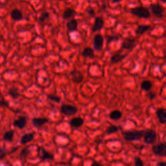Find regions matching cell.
I'll list each match as a JSON object with an SVG mask.
<instances>
[{
    "label": "cell",
    "mask_w": 166,
    "mask_h": 166,
    "mask_svg": "<svg viewBox=\"0 0 166 166\" xmlns=\"http://www.w3.org/2000/svg\"><path fill=\"white\" fill-rule=\"evenodd\" d=\"M47 99L49 100H51L53 102L59 103L61 101V97L58 96H55L52 94H48L47 95Z\"/></svg>",
    "instance_id": "30"
},
{
    "label": "cell",
    "mask_w": 166,
    "mask_h": 166,
    "mask_svg": "<svg viewBox=\"0 0 166 166\" xmlns=\"http://www.w3.org/2000/svg\"><path fill=\"white\" fill-rule=\"evenodd\" d=\"M143 140L144 142L147 145H152L157 141V133L153 129H147L145 130L143 134Z\"/></svg>",
    "instance_id": "3"
},
{
    "label": "cell",
    "mask_w": 166,
    "mask_h": 166,
    "mask_svg": "<svg viewBox=\"0 0 166 166\" xmlns=\"http://www.w3.org/2000/svg\"><path fill=\"white\" fill-rule=\"evenodd\" d=\"M156 115L160 124L164 125L166 123V110L164 108H158L156 111Z\"/></svg>",
    "instance_id": "12"
},
{
    "label": "cell",
    "mask_w": 166,
    "mask_h": 166,
    "mask_svg": "<svg viewBox=\"0 0 166 166\" xmlns=\"http://www.w3.org/2000/svg\"><path fill=\"white\" fill-rule=\"evenodd\" d=\"M141 88L145 91V92H149L153 88V82L149 80H145L141 82Z\"/></svg>",
    "instance_id": "23"
},
{
    "label": "cell",
    "mask_w": 166,
    "mask_h": 166,
    "mask_svg": "<svg viewBox=\"0 0 166 166\" xmlns=\"http://www.w3.org/2000/svg\"></svg>",
    "instance_id": "42"
},
{
    "label": "cell",
    "mask_w": 166,
    "mask_h": 166,
    "mask_svg": "<svg viewBox=\"0 0 166 166\" xmlns=\"http://www.w3.org/2000/svg\"><path fill=\"white\" fill-rule=\"evenodd\" d=\"M150 27H151L149 25H139L136 29V33L138 35H142L148 31Z\"/></svg>",
    "instance_id": "22"
},
{
    "label": "cell",
    "mask_w": 166,
    "mask_h": 166,
    "mask_svg": "<svg viewBox=\"0 0 166 166\" xmlns=\"http://www.w3.org/2000/svg\"><path fill=\"white\" fill-rule=\"evenodd\" d=\"M75 11L71 8H67L62 14V18L64 20H68L75 15Z\"/></svg>",
    "instance_id": "24"
},
{
    "label": "cell",
    "mask_w": 166,
    "mask_h": 166,
    "mask_svg": "<svg viewBox=\"0 0 166 166\" xmlns=\"http://www.w3.org/2000/svg\"><path fill=\"white\" fill-rule=\"evenodd\" d=\"M9 108V103L5 99L4 97L0 93V108Z\"/></svg>",
    "instance_id": "31"
},
{
    "label": "cell",
    "mask_w": 166,
    "mask_h": 166,
    "mask_svg": "<svg viewBox=\"0 0 166 166\" xmlns=\"http://www.w3.org/2000/svg\"><path fill=\"white\" fill-rule=\"evenodd\" d=\"M66 28L69 32H74L77 31L78 22L75 19H71L66 23Z\"/></svg>",
    "instance_id": "16"
},
{
    "label": "cell",
    "mask_w": 166,
    "mask_h": 166,
    "mask_svg": "<svg viewBox=\"0 0 166 166\" xmlns=\"http://www.w3.org/2000/svg\"><path fill=\"white\" fill-rule=\"evenodd\" d=\"M160 1H161V2H162V3H164L166 2V0H160Z\"/></svg>",
    "instance_id": "40"
},
{
    "label": "cell",
    "mask_w": 166,
    "mask_h": 166,
    "mask_svg": "<svg viewBox=\"0 0 166 166\" xmlns=\"http://www.w3.org/2000/svg\"><path fill=\"white\" fill-rule=\"evenodd\" d=\"M71 81L76 84H79L84 79V75L79 70H74L70 73Z\"/></svg>",
    "instance_id": "11"
},
{
    "label": "cell",
    "mask_w": 166,
    "mask_h": 166,
    "mask_svg": "<svg viewBox=\"0 0 166 166\" xmlns=\"http://www.w3.org/2000/svg\"><path fill=\"white\" fill-rule=\"evenodd\" d=\"M150 10L154 16L158 18H162L164 14V9L160 4H151L149 6Z\"/></svg>",
    "instance_id": "6"
},
{
    "label": "cell",
    "mask_w": 166,
    "mask_h": 166,
    "mask_svg": "<svg viewBox=\"0 0 166 166\" xmlns=\"http://www.w3.org/2000/svg\"><path fill=\"white\" fill-rule=\"evenodd\" d=\"M102 164L99 162H97L96 161H93V162L91 164V166H101Z\"/></svg>",
    "instance_id": "37"
},
{
    "label": "cell",
    "mask_w": 166,
    "mask_h": 166,
    "mask_svg": "<svg viewBox=\"0 0 166 166\" xmlns=\"http://www.w3.org/2000/svg\"><path fill=\"white\" fill-rule=\"evenodd\" d=\"M10 16H11L12 19L14 21H20L23 19V14L22 11H20L19 9H15L11 11Z\"/></svg>",
    "instance_id": "19"
},
{
    "label": "cell",
    "mask_w": 166,
    "mask_h": 166,
    "mask_svg": "<svg viewBox=\"0 0 166 166\" xmlns=\"http://www.w3.org/2000/svg\"><path fill=\"white\" fill-rule=\"evenodd\" d=\"M60 112L65 116H71L76 114L78 112V108L74 105H67V104H62L60 106Z\"/></svg>",
    "instance_id": "5"
},
{
    "label": "cell",
    "mask_w": 166,
    "mask_h": 166,
    "mask_svg": "<svg viewBox=\"0 0 166 166\" xmlns=\"http://www.w3.org/2000/svg\"><path fill=\"white\" fill-rule=\"evenodd\" d=\"M104 43L103 36L101 34H97L95 35L93 39V48L96 51H101L103 49Z\"/></svg>",
    "instance_id": "8"
},
{
    "label": "cell",
    "mask_w": 166,
    "mask_h": 166,
    "mask_svg": "<svg viewBox=\"0 0 166 166\" xmlns=\"http://www.w3.org/2000/svg\"><path fill=\"white\" fill-rule=\"evenodd\" d=\"M147 97L150 100L152 101V100L156 98V97H157V94H156V93H154V92H150V91H149L147 93Z\"/></svg>",
    "instance_id": "36"
},
{
    "label": "cell",
    "mask_w": 166,
    "mask_h": 166,
    "mask_svg": "<svg viewBox=\"0 0 166 166\" xmlns=\"http://www.w3.org/2000/svg\"><path fill=\"white\" fill-rule=\"evenodd\" d=\"M82 55L83 56L86 57V58H89V59H93L95 57V52L92 48H86L84 49V50L82 52Z\"/></svg>",
    "instance_id": "20"
},
{
    "label": "cell",
    "mask_w": 166,
    "mask_h": 166,
    "mask_svg": "<svg viewBox=\"0 0 166 166\" xmlns=\"http://www.w3.org/2000/svg\"><path fill=\"white\" fill-rule=\"evenodd\" d=\"M38 151L41 152V154L40 155V162H44L45 160H54L55 156L43 147H38Z\"/></svg>",
    "instance_id": "7"
},
{
    "label": "cell",
    "mask_w": 166,
    "mask_h": 166,
    "mask_svg": "<svg viewBox=\"0 0 166 166\" xmlns=\"http://www.w3.org/2000/svg\"><path fill=\"white\" fill-rule=\"evenodd\" d=\"M27 124V117L24 116H21L18 119H15L13 122V125L19 129H23Z\"/></svg>",
    "instance_id": "9"
},
{
    "label": "cell",
    "mask_w": 166,
    "mask_h": 166,
    "mask_svg": "<svg viewBox=\"0 0 166 166\" xmlns=\"http://www.w3.org/2000/svg\"><path fill=\"white\" fill-rule=\"evenodd\" d=\"M33 125L36 128L41 127L44 125L49 122V119L47 117H33L32 119Z\"/></svg>",
    "instance_id": "13"
},
{
    "label": "cell",
    "mask_w": 166,
    "mask_h": 166,
    "mask_svg": "<svg viewBox=\"0 0 166 166\" xmlns=\"http://www.w3.org/2000/svg\"><path fill=\"white\" fill-rule=\"evenodd\" d=\"M50 17V14L48 12H44L42 13L38 18L39 22L40 23H44L46 20H48Z\"/></svg>",
    "instance_id": "29"
},
{
    "label": "cell",
    "mask_w": 166,
    "mask_h": 166,
    "mask_svg": "<svg viewBox=\"0 0 166 166\" xmlns=\"http://www.w3.org/2000/svg\"><path fill=\"white\" fill-rule=\"evenodd\" d=\"M122 116H123L122 112L118 110H114L109 114V117L114 121L119 120V119L122 117Z\"/></svg>",
    "instance_id": "21"
},
{
    "label": "cell",
    "mask_w": 166,
    "mask_h": 166,
    "mask_svg": "<svg viewBox=\"0 0 166 166\" xmlns=\"http://www.w3.org/2000/svg\"><path fill=\"white\" fill-rule=\"evenodd\" d=\"M135 42H136V40H135L134 38H127L122 42L121 48L132 51L134 48L135 45H136Z\"/></svg>",
    "instance_id": "10"
},
{
    "label": "cell",
    "mask_w": 166,
    "mask_h": 166,
    "mask_svg": "<svg viewBox=\"0 0 166 166\" xmlns=\"http://www.w3.org/2000/svg\"><path fill=\"white\" fill-rule=\"evenodd\" d=\"M145 132V130L143 131H126L122 132V136L126 142H135L141 139Z\"/></svg>",
    "instance_id": "1"
},
{
    "label": "cell",
    "mask_w": 166,
    "mask_h": 166,
    "mask_svg": "<svg viewBox=\"0 0 166 166\" xmlns=\"http://www.w3.org/2000/svg\"><path fill=\"white\" fill-rule=\"evenodd\" d=\"M119 131V128L116 125H112L108 127L105 131V133L108 135H110L114 133H116Z\"/></svg>",
    "instance_id": "28"
},
{
    "label": "cell",
    "mask_w": 166,
    "mask_h": 166,
    "mask_svg": "<svg viewBox=\"0 0 166 166\" xmlns=\"http://www.w3.org/2000/svg\"><path fill=\"white\" fill-rule=\"evenodd\" d=\"M86 11L87 14H88V15H89V16H94L95 14H96L95 10L93 9V8H92V7H89V8L88 7V8L86 9Z\"/></svg>",
    "instance_id": "35"
},
{
    "label": "cell",
    "mask_w": 166,
    "mask_h": 166,
    "mask_svg": "<svg viewBox=\"0 0 166 166\" xmlns=\"http://www.w3.org/2000/svg\"><path fill=\"white\" fill-rule=\"evenodd\" d=\"M157 166H165V165H166V163L164 162H158L157 164Z\"/></svg>",
    "instance_id": "38"
},
{
    "label": "cell",
    "mask_w": 166,
    "mask_h": 166,
    "mask_svg": "<svg viewBox=\"0 0 166 166\" xmlns=\"http://www.w3.org/2000/svg\"><path fill=\"white\" fill-rule=\"evenodd\" d=\"M104 26V20L102 17L98 16L95 19L94 24L92 27L93 32H97V31H100Z\"/></svg>",
    "instance_id": "14"
},
{
    "label": "cell",
    "mask_w": 166,
    "mask_h": 166,
    "mask_svg": "<svg viewBox=\"0 0 166 166\" xmlns=\"http://www.w3.org/2000/svg\"><path fill=\"white\" fill-rule=\"evenodd\" d=\"M152 152L159 157H165L166 156V145L165 143L161 142L156 144L152 147Z\"/></svg>",
    "instance_id": "4"
},
{
    "label": "cell",
    "mask_w": 166,
    "mask_h": 166,
    "mask_svg": "<svg viewBox=\"0 0 166 166\" xmlns=\"http://www.w3.org/2000/svg\"><path fill=\"white\" fill-rule=\"evenodd\" d=\"M127 55H122L120 53H116L110 57V62L112 64H117L126 58Z\"/></svg>",
    "instance_id": "18"
},
{
    "label": "cell",
    "mask_w": 166,
    "mask_h": 166,
    "mask_svg": "<svg viewBox=\"0 0 166 166\" xmlns=\"http://www.w3.org/2000/svg\"><path fill=\"white\" fill-rule=\"evenodd\" d=\"M122 1H123V0H112V2L114 3H119V2H121Z\"/></svg>",
    "instance_id": "39"
},
{
    "label": "cell",
    "mask_w": 166,
    "mask_h": 166,
    "mask_svg": "<svg viewBox=\"0 0 166 166\" xmlns=\"http://www.w3.org/2000/svg\"><path fill=\"white\" fill-rule=\"evenodd\" d=\"M107 39V44L111 43L113 40H117L119 39L118 36H108L106 37Z\"/></svg>",
    "instance_id": "34"
},
{
    "label": "cell",
    "mask_w": 166,
    "mask_h": 166,
    "mask_svg": "<svg viewBox=\"0 0 166 166\" xmlns=\"http://www.w3.org/2000/svg\"><path fill=\"white\" fill-rule=\"evenodd\" d=\"M14 131L13 130H10L9 131L5 132L3 136V140L5 142H12L14 139Z\"/></svg>",
    "instance_id": "25"
},
{
    "label": "cell",
    "mask_w": 166,
    "mask_h": 166,
    "mask_svg": "<svg viewBox=\"0 0 166 166\" xmlns=\"http://www.w3.org/2000/svg\"><path fill=\"white\" fill-rule=\"evenodd\" d=\"M84 119H83L81 117H73L70 121V125L71 127H75L78 128L80 127L83 125L84 124Z\"/></svg>",
    "instance_id": "15"
},
{
    "label": "cell",
    "mask_w": 166,
    "mask_h": 166,
    "mask_svg": "<svg viewBox=\"0 0 166 166\" xmlns=\"http://www.w3.org/2000/svg\"><path fill=\"white\" fill-rule=\"evenodd\" d=\"M59 1H62V0H59Z\"/></svg>",
    "instance_id": "41"
},
{
    "label": "cell",
    "mask_w": 166,
    "mask_h": 166,
    "mask_svg": "<svg viewBox=\"0 0 166 166\" xmlns=\"http://www.w3.org/2000/svg\"><path fill=\"white\" fill-rule=\"evenodd\" d=\"M7 153L8 152L6 147H0V160H2L6 157Z\"/></svg>",
    "instance_id": "32"
},
{
    "label": "cell",
    "mask_w": 166,
    "mask_h": 166,
    "mask_svg": "<svg viewBox=\"0 0 166 166\" xmlns=\"http://www.w3.org/2000/svg\"><path fill=\"white\" fill-rule=\"evenodd\" d=\"M130 12L132 14L139 18H149L151 16L150 10L148 8L145 7H136L131 9Z\"/></svg>",
    "instance_id": "2"
},
{
    "label": "cell",
    "mask_w": 166,
    "mask_h": 166,
    "mask_svg": "<svg viewBox=\"0 0 166 166\" xmlns=\"http://www.w3.org/2000/svg\"><path fill=\"white\" fill-rule=\"evenodd\" d=\"M8 95L10 96L14 99H16L20 96V92L17 88H11L8 92Z\"/></svg>",
    "instance_id": "26"
},
{
    "label": "cell",
    "mask_w": 166,
    "mask_h": 166,
    "mask_svg": "<svg viewBox=\"0 0 166 166\" xmlns=\"http://www.w3.org/2000/svg\"><path fill=\"white\" fill-rule=\"evenodd\" d=\"M134 164L136 166H143L144 163L142 158L139 157H135L134 158Z\"/></svg>",
    "instance_id": "33"
},
{
    "label": "cell",
    "mask_w": 166,
    "mask_h": 166,
    "mask_svg": "<svg viewBox=\"0 0 166 166\" xmlns=\"http://www.w3.org/2000/svg\"><path fill=\"white\" fill-rule=\"evenodd\" d=\"M34 138V134L32 132L26 133L23 134L20 139V143L22 145H25L31 142H32Z\"/></svg>",
    "instance_id": "17"
},
{
    "label": "cell",
    "mask_w": 166,
    "mask_h": 166,
    "mask_svg": "<svg viewBox=\"0 0 166 166\" xmlns=\"http://www.w3.org/2000/svg\"><path fill=\"white\" fill-rule=\"evenodd\" d=\"M29 148H30V146L29 145V146L25 147L22 149V150H21V152L20 153V158L25 159V158H27L29 154L31 153Z\"/></svg>",
    "instance_id": "27"
}]
</instances>
